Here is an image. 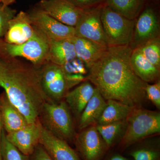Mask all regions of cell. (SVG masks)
Here are the masks:
<instances>
[{"label":"cell","mask_w":160,"mask_h":160,"mask_svg":"<svg viewBox=\"0 0 160 160\" xmlns=\"http://www.w3.org/2000/svg\"><path fill=\"white\" fill-rule=\"evenodd\" d=\"M1 4H2V3H1V0H0V5H1Z\"/></svg>","instance_id":"obj_37"},{"label":"cell","mask_w":160,"mask_h":160,"mask_svg":"<svg viewBox=\"0 0 160 160\" xmlns=\"http://www.w3.org/2000/svg\"><path fill=\"white\" fill-rule=\"evenodd\" d=\"M130 64L135 74L147 83H153L160 80V69L149 62L138 48L132 50Z\"/></svg>","instance_id":"obj_20"},{"label":"cell","mask_w":160,"mask_h":160,"mask_svg":"<svg viewBox=\"0 0 160 160\" xmlns=\"http://www.w3.org/2000/svg\"><path fill=\"white\" fill-rule=\"evenodd\" d=\"M76 58L72 39L49 41V62L62 66Z\"/></svg>","instance_id":"obj_21"},{"label":"cell","mask_w":160,"mask_h":160,"mask_svg":"<svg viewBox=\"0 0 160 160\" xmlns=\"http://www.w3.org/2000/svg\"><path fill=\"white\" fill-rule=\"evenodd\" d=\"M101 19L108 46H129L135 20H130L103 4Z\"/></svg>","instance_id":"obj_6"},{"label":"cell","mask_w":160,"mask_h":160,"mask_svg":"<svg viewBox=\"0 0 160 160\" xmlns=\"http://www.w3.org/2000/svg\"><path fill=\"white\" fill-rule=\"evenodd\" d=\"M34 31L29 13L21 11L9 22V27L3 39L9 44H22L31 38Z\"/></svg>","instance_id":"obj_15"},{"label":"cell","mask_w":160,"mask_h":160,"mask_svg":"<svg viewBox=\"0 0 160 160\" xmlns=\"http://www.w3.org/2000/svg\"><path fill=\"white\" fill-rule=\"evenodd\" d=\"M133 108L115 100H107L106 107L96 125H105L126 120Z\"/></svg>","instance_id":"obj_22"},{"label":"cell","mask_w":160,"mask_h":160,"mask_svg":"<svg viewBox=\"0 0 160 160\" xmlns=\"http://www.w3.org/2000/svg\"><path fill=\"white\" fill-rule=\"evenodd\" d=\"M72 40L76 57L82 61L88 70L99 59L108 47L76 36Z\"/></svg>","instance_id":"obj_18"},{"label":"cell","mask_w":160,"mask_h":160,"mask_svg":"<svg viewBox=\"0 0 160 160\" xmlns=\"http://www.w3.org/2000/svg\"><path fill=\"white\" fill-rule=\"evenodd\" d=\"M159 18L156 8L146 4L136 19L132 38L129 46L133 50L149 40L160 37Z\"/></svg>","instance_id":"obj_9"},{"label":"cell","mask_w":160,"mask_h":160,"mask_svg":"<svg viewBox=\"0 0 160 160\" xmlns=\"http://www.w3.org/2000/svg\"><path fill=\"white\" fill-rule=\"evenodd\" d=\"M95 125L102 138L111 150L115 145L118 136L126 129V120L105 125Z\"/></svg>","instance_id":"obj_25"},{"label":"cell","mask_w":160,"mask_h":160,"mask_svg":"<svg viewBox=\"0 0 160 160\" xmlns=\"http://www.w3.org/2000/svg\"><path fill=\"white\" fill-rule=\"evenodd\" d=\"M126 120L125 132L117 147L120 152H124L136 143L160 133L159 112L137 107L133 108Z\"/></svg>","instance_id":"obj_3"},{"label":"cell","mask_w":160,"mask_h":160,"mask_svg":"<svg viewBox=\"0 0 160 160\" xmlns=\"http://www.w3.org/2000/svg\"><path fill=\"white\" fill-rule=\"evenodd\" d=\"M1 155L2 160H29V156L23 154L7 140L4 129L1 142Z\"/></svg>","instance_id":"obj_27"},{"label":"cell","mask_w":160,"mask_h":160,"mask_svg":"<svg viewBox=\"0 0 160 160\" xmlns=\"http://www.w3.org/2000/svg\"><path fill=\"white\" fill-rule=\"evenodd\" d=\"M73 144L82 160H103L110 150L100 135L95 125L77 132Z\"/></svg>","instance_id":"obj_8"},{"label":"cell","mask_w":160,"mask_h":160,"mask_svg":"<svg viewBox=\"0 0 160 160\" xmlns=\"http://www.w3.org/2000/svg\"><path fill=\"white\" fill-rule=\"evenodd\" d=\"M43 128L59 138L73 144L77 133L72 114L65 100H49L44 103L38 117Z\"/></svg>","instance_id":"obj_4"},{"label":"cell","mask_w":160,"mask_h":160,"mask_svg":"<svg viewBox=\"0 0 160 160\" xmlns=\"http://www.w3.org/2000/svg\"><path fill=\"white\" fill-rule=\"evenodd\" d=\"M129 46H109L88 70L87 80L106 100H113L137 108L146 100L147 83L135 73Z\"/></svg>","instance_id":"obj_1"},{"label":"cell","mask_w":160,"mask_h":160,"mask_svg":"<svg viewBox=\"0 0 160 160\" xmlns=\"http://www.w3.org/2000/svg\"><path fill=\"white\" fill-rule=\"evenodd\" d=\"M147 99H148L158 109H160V81L152 84L147 83L146 88Z\"/></svg>","instance_id":"obj_30"},{"label":"cell","mask_w":160,"mask_h":160,"mask_svg":"<svg viewBox=\"0 0 160 160\" xmlns=\"http://www.w3.org/2000/svg\"><path fill=\"white\" fill-rule=\"evenodd\" d=\"M61 67L68 74H80L85 75L88 72V69L84 63L77 57L67 62Z\"/></svg>","instance_id":"obj_29"},{"label":"cell","mask_w":160,"mask_h":160,"mask_svg":"<svg viewBox=\"0 0 160 160\" xmlns=\"http://www.w3.org/2000/svg\"><path fill=\"white\" fill-rule=\"evenodd\" d=\"M29 160H52L41 144L35 149L34 152L29 156Z\"/></svg>","instance_id":"obj_32"},{"label":"cell","mask_w":160,"mask_h":160,"mask_svg":"<svg viewBox=\"0 0 160 160\" xmlns=\"http://www.w3.org/2000/svg\"><path fill=\"white\" fill-rule=\"evenodd\" d=\"M149 1H155H155H159V0H149Z\"/></svg>","instance_id":"obj_36"},{"label":"cell","mask_w":160,"mask_h":160,"mask_svg":"<svg viewBox=\"0 0 160 160\" xmlns=\"http://www.w3.org/2000/svg\"><path fill=\"white\" fill-rule=\"evenodd\" d=\"M16 0H1L2 5L4 6H9L14 3Z\"/></svg>","instance_id":"obj_35"},{"label":"cell","mask_w":160,"mask_h":160,"mask_svg":"<svg viewBox=\"0 0 160 160\" xmlns=\"http://www.w3.org/2000/svg\"><path fill=\"white\" fill-rule=\"evenodd\" d=\"M34 30L32 37L22 44H9L1 39L0 59L22 58L38 67L49 62V40L37 29Z\"/></svg>","instance_id":"obj_5"},{"label":"cell","mask_w":160,"mask_h":160,"mask_svg":"<svg viewBox=\"0 0 160 160\" xmlns=\"http://www.w3.org/2000/svg\"><path fill=\"white\" fill-rule=\"evenodd\" d=\"M17 13L9 6L0 5V39H2L9 27V22Z\"/></svg>","instance_id":"obj_28"},{"label":"cell","mask_w":160,"mask_h":160,"mask_svg":"<svg viewBox=\"0 0 160 160\" xmlns=\"http://www.w3.org/2000/svg\"><path fill=\"white\" fill-rule=\"evenodd\" d=\"M106 105V100L96 88L94 94L84 108L78 121L79 130L96 125Z\"/></svg>","instance_id":"obj_19"},{"label":"cell","mask_w":160,"mask_h":160,"mask_svg":"<svg viewBox=\"0 0 160 160\" xmlns=\"http://www.w3.org/2000/svg\"><path fill=\"white\" fill-rule=\"evenodd\" d=\"M95 89L92 84L86 80L74 89L70 90L64 98L72 114L78 122Z\"/></svg>","instance_id":"obj_16"},{"label":"cell","mask_w":160,"mask_h":160,"mask_svg":"<svg viewBox=\"0 0 160 160\" xmlns=\"http://www.w3.org/2000/svg\"><path fill=\"white\" fill-rule=\"evenodd\" d=\"M138 48L146 59L160 69V37L149 40Z\"/></svg>","instance_id":"obj_26"},{"label":"cell","mask_w":160,"mask_h":160,"mask_svg":"<svg viewBox=\"0 0 160 160\" xmlns=\"http://www.w3.org/2000/svg\"><path fill=\"white\" fill-rule=\"evenodd\" d=\"M121 153L119 151L113 152H109V151L103 160H132Z\"/></svg>","instance_id":"obj_33"},{"label":"cell","mask_w":160,"mask_h":160,"mask_svg":"<svg viewBox=\"0 0 160 160\" xmlns=\"http://www.w3.org/2000/svg\"><path fill=\"white\" fill-rule=\"evenodd\" d=\"M0 111L6 133L17 131L29 124L22 112L9 101L4 91L0 94Z\"/></svg>","instance_id":"obj_17"},{"label":"cell","mask_w":160,"mask_h":160,"mask_svg":"<svg viewBox=\"0 0 160 160\" xmlns=\"http://www.w3.org/2000/svg\"><path fill=\"white\" fill-rule=\"evenodd\" d=\"M146 0H106L110 9L130 20H135L146 5Z\"/></svg>","instance_id":"obj_23"},{"label":"cell","mask_w":160,"mask_h":160,"mask_svg":"<svg viewBox=\"0 0 160 160\" xmlns=\"http://www.w3.org/2000/svg\"><path fill=\"white\" fill-rule=\"evenodd\" d=\"M29 14L33 27L49 41L72 39L76 36L74 27L61 23L40 8L33 9Z\"/></svg>","instance_id":"obj_10"},{"label":"cell","mask_w":160,"mask_h":160,"mask_svg":"<svg viewBox=\"0 0 160 160\" xmlns=\"http://www.w3.org/2000/svg\"><path fill=\"white\" fill-rule=\"evenodd\" d=\"M103 4L84 9L82 16L74 28L76 36L109 47L101 19Z\"/></svg>","instance_id":"obj_11"},{"label":"cell","mask_w":160,"mask_h":160,"mask_svg":"<svg viewBox=\"0 0 160 160\" xmlns=\"http://www.w3.org/2000/svg\"><path fill=\"white\" fill-rule=\"evenodd\" d=\"M0 87L29 124L38 119L44 103L50 100L42 87L41 67L18 58L0 59Z\"/></svg>","instance_id":"obj_2"},{"label":"cell","mask_w":160,"mask_h":160,"mask_svg":"<svg viewBox=\"0 0 160 160\" xmlns=\"http://www.w3.org/2000/svg\"><path fill=\"white\" fill-rule=\"evenodd\" d=\"M40 144L52 160H82L76 150L69 143L43 128Z\"/></svg>","instance_id":"obj_14"},{"label":"cell","mask_w":160,"mask_h":160,"mask_svg":"<svg viewBox=\"0 0 160 160\" xmlns=\"http://www.w3.org/2000/svg\"><path fill=\"white\" fill-rule=\"evenodd\" d=\"M41 83L46 96L54 102L64 100L74 87L62 67L49 62L41 67Z\"/></svg>","instance_id":"obj_7"},{"label":"cell","mask_w":160,"mask_h":160,"mask_svg":"<svg viewBox=\"0 0 160 160\" xmlns=\"http://www.w3.org/2000/svg\"><path fill=\"white\" fill-rule=\"evenodd\" d=\"M138 143V145L135 144L126 150H128V156L132 160H160V148L158 143Z\"/></svg>","instance_id":"obj_24"},{"label":"cell","mask_w":160,"mask_h":160,"mask_svg":"<svg viewBox=\"0 0 160 160\" xmlns=\"http://www.w3.org/2000/svg\"><path fill=\"white\" fill-rule=\"evenodd\" d=\"M4 130L3 128L2 121L1 117V111H0V160H2V155H1V142H2V134Z\"/></svg>","instance_id":"obj_34"},{"label":"cell","mask_w":160,"mask_h":160,"mask_svg":"<svg viewBox=\"0 0 160 160\" xmlns=\"http://www.w3.org/2000/svg\"><path fill=\"white\" fill-rule=\"evenodd\" d=\"M80 9H85L99 6L106 0H67Z\"/></svg>","instance_id":"obj_31"},{"label":"cell","mask_w":160,"mask_h":160,"mask_svg":"<svg viewBox=\"0 0 160 160\" xmlns=\"http://www.w3.org/2000/svg\"><path fill=\"white\" fill-rule=\"evenodd\" d=\"M43 127L38 119L17 131L6 133L7 140L23 154L30 156L40 144Z\"/></svg>","instance_id":"obj_12"},{"label":"cell","mask_w":160,"mask_h":160,"mask_svg":"<svg viewBox=\"0 0 160 160\" xmlns=\"http://www.w3.org/2000/svg\"><path fill=\"white\" fill-rule=\"evenodd\" d=\"M39 8L52 17L67 26L75 27L82 14L84 9L67 0H42Z\"/></svg>","instance_id":"obj_13"}]
</instances>
